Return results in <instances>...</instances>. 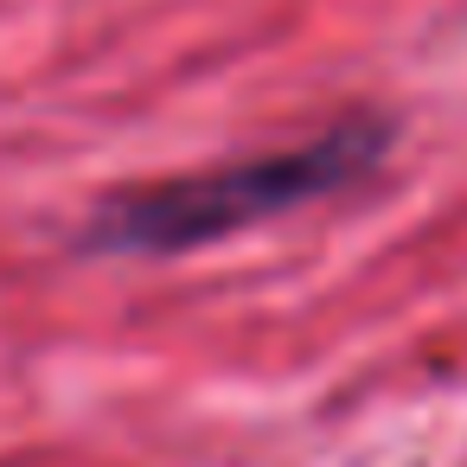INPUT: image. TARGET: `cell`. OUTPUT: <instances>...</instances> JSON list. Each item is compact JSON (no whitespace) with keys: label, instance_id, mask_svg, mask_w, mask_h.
I'll use <instances>...</instances> for the list:
<instances>
[{"label":"cell","instance_id":"1","mask_svg":"<svg viewBox=\"0 0 467 467\" xmlns=\"http://www.w3.org/2000/svg\"><path fill=\"white\" fill-rule=\"evenodd\" d=\"M390 141H397V129L384 116L358 109V116L327 122L301 148L224 161V167L180 173V180H161V186H129V192H116L90 212L78 244L97 250V256H180V250L218 244L244 224L288 218L314 199H333V192L371 180L384 167Z\"/></svg>","mask_w":467,"mask_h":467}]
</instances>
